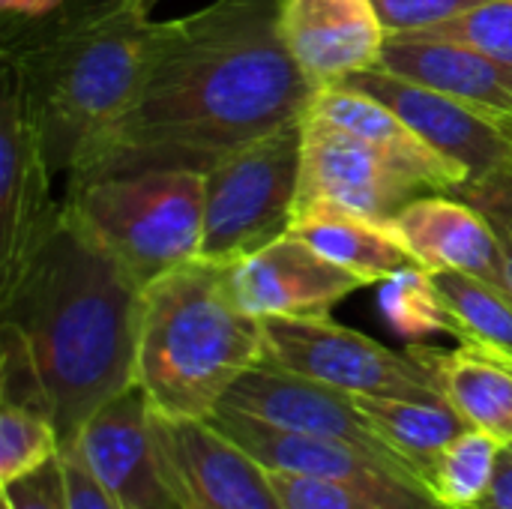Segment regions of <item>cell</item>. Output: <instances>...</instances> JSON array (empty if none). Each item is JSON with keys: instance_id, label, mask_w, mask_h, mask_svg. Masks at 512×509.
I'll return each mask as SVG.
<instances>
[{"instance_id": "cell-1", "label": "cell", "mask_w": 512, "mask_h": 509, "mask_svg": "<svg viewBox=\"0 0 512 509\" xmlns=\"http://www.w3.org/2000/svg\"><path fill=\"white\" fill-rule=\"evenodd\" d=\"M282 0H213L156 21L126 111L66 192L135 171H207L231 150L303 120L315 87L279 30Z\"/></svg>"}, {"instance_id": "cell-2", "label": "cell", "mask_w": 512, "mask_h": 509, "mask_svg": "<svg viewBox=\"0 0 512 509\" xmlns=\"http://www.w3.org/2000/svg\"><path fill=\"white\" fill-rule=\"evenodd\" d=\"M144 285L60 204L15 282L3 321L27 339L60 447L114 396L138 384Z\"/></svg>"}, {"instance_id": "cell-3", "label": "cell", "mask_w": 512, "mask_h": 509, "mask_svg": "<svg viewBox=\"0 0 512 509\" xmlns=\"http://www.w3.org/2000/svg\"><path fill=\"white\" fill-rule=\"evenodd\" d=\"M153 30L156 21L126 0H66L39 18L6 15L3 75L54 177L69 180L126 111Z\"/></svg>"}, {"instance_id": "cell-4", "label": "cell", "mask_w": 512, "mask_h": 509, "mask_svg": "<svg viewBox=\"0 0 512 509\" xmlns=\"http://www.w3.org/2000/svg\"><path fill=\"white\" fill-rule=\"evenodd\" d=\"M267 357L261 318L240 309L228 264L195 258L144 285L138 387L165 420H210Z\"/></svg>"}, {"instance_id": "cell-5", "label": "cell", "mask_w": 512, "mask_h": 509, "mask_svg": "<svg viewBox=\"0 0 512 509\" xmlns=\"http://www.w3.org/2000/svg\"><path fill=\"white\" fill-rule=\"evenodd\" d=\"M63 204L141 285L201 258V171L177 168L99 177L69 189Z\"/></svg>"}, {"instance_id": "cell-6", "label": "cell", "mask_w": 512, "mask_h": 509, "mask_svg": "<svg viewBox=\"0 0 512 509\" xmlns=\"http://www.w3.org/2000/svg\"><path fill=\"white\" fill-rule=\"evenodd\" d=\"M300 156L303 120H291L204 171L201 258L231 264L291 231Z\"/></svg>"}, {"instance_id": "cell-7", "label": "cell", "mask_w": 512, "mask_h": 509, "mask_svg": "<svg viewBox=\"0 0 512 509\" xmlns=\"http://www.w3.org/2000/svg\"><path fill=\"white\" fill-rule=\"evenodd\" d=\"M267 363L321 381L351 396H396L438 402L435 372L408 348L393 351L351 327L324 318H261ZM447 402V399H444Z\"/></svg>"}, {"instance_id": "cell-8", "label": "cell", "mask_w": 512, "mask_h": 509, "mask_svg": "<svg viewBox=\"0 0 512 509\" xmlns=\"http://www.w3.org/2000/svg\"><path fill=\"white\" fill-rule=\"evenodd\" d=\"M210 423L255 456L267 471L333 480L375 498L387 509H447L408 465L381 459L354 444L288 432L231 408H216Z\"/></svg>"}, {"instance_id": "cell-9", "label": "cell", "mask_w": 512, "mask_h": 509, "mask_svg": "<svg viewBox=\"0 0 512 509\" xmlns=\"http://www.w3.org/2000/svg\"><path fill=\"white\" fill-rule=\"evenodd\" d=\"M429 195L405 168L345 126L306 111L294 219L318 210L390 222L408 201Z\"/></svg>"}, {"instance_id": "cell-10", "label": "cell", "mask_w": 512, "mask_h": 509, "mask_svg": "<svg viewBox=\"0 0 512 509\" xmlns=\"http://www.w3.org/2000/svg\"><path fill=\"white\" fill-rule=\"evenodd\" d=\"M339 87L363 90L393 108L420 138L456 162L468 183H480L498 171H512V123L486 114L447 93L393 75L381 66L348 75Z\"/></svg>"}, {"instance_id": "cell-11", "label": "cell", "mask_w": 512, "mask_h": 509, "mask_svg": "<svg viewBox=\"0 0 512 509\" xmlns=\"http://www.w3.org/2000/svg\"><path fill=\"white\" fill-rule=\"evenodd\" d=\"M87 468L123 509H180L159 444V417L135 384L102 405L75 438Z\"/></svg>"}, {"instance_id": "cell-12", "label": "cell", "mask_w": 512, "mask_h": 509, "mask_svg": "<svg viewBox=\"0 0 512 509\" xmlns=\"http://www.w3.org/2000/svg\"><path fill=\"white\" fill-rule=\"evenodd\" d=\"M159 444L180 509H282L270 471L210 420L159 417Z\"/></svg>"}, {"instance_id": "cell-13", "label": "cell", "mask_w": 512, "mask_h": 509, "mask_svg": "<svg viewBox=\"0 0 512 509\" xmlns=\"http://www.w3.org/2000/svg\"><path fill=\"white\" fill-rule=\"evenodd\" d=\"M219 408H231L240 414H249L255 420H264L270 426L318 435L330 441L354 444L366 453H375L381 459L402 462L387 441L378 435L372 420L360 411L357 399L351 393H342L336 387H327L321 381L285 372L273 363H261L240 375L234 387L225 393ZM405 465V462H402Z\"/></svg>"}, {"instance_id": "cell-14", "label": "cell", "mask_w": 512, "mask_h": 509, "mask_svg": "<svg viewBox=\"0 0 512 509\" xmlns=\"http://www.w3.org/2000/svg\"><path fill=\"white\" fill-rule=\"evenodd\" d=\"M54 171L9 75L0 78V291L24 267L30 249L63 201L51 198Z\"/></svg>"}, {"instance_id": "cell-15", "label": "cell", "mask_w": 512, "mask_h": 509, "mask_svg": "<svg viewBox=\"0 0 512 509\" xmlns=\"http://www.w3.org/2000/svg\"><path fill=\"white\" fill-rule=\"evenodd\" d=\"M231 294L255 318H324L366 282L321 258L297 234L228 264Z\"/></svg>"}, {"instance_id": "cell-16", "label": "cell", "mask_w": 512, "mask_h": 509, "mask_svg": "<svg viewBox=\"0 0 512 509\" xmlns=\"http://www.w3.org/2000/svg\"><path fill=\"white\" fill-rule=\"evenodd\" d=\"M279 30L315 90L381 66L390 36L375 0H282Z\"/></svg>"}, {"instance_id": "cell-17", "label": "cell", "mask_w": 512, "mask_h": 509, "mask_svg": "<svg viewBox=\"0 0 512 509\" xmlns=\"http://www.w3.org/2000/svg\"><path fill=\"white\" fill-rule=\"evenodd\" d=\"M387 225L420 267L432 273L456 270L510 291L501 234L471 201L447 192H429L408 201Z\"/></svg>"}, {"instance_id": "cell-18", "label": "cell", "mask_w": 512, "mask_h": 509, "mask_svg": "<svg viewBox=\"0 0 512 509\" xmlns=\"http://www.w3.org/2000/svg\"><path fill=\"white\" fill-rule=\"evenodd\" d=\"M381 69L512 123V69L474 45L426 33H393Z\"/></svg>"}, {"instance_id": "cell-19", "label": "cell", "mask_w": 512, "mask_h": 509, "mask_svg": "<svg viewBox=\"0 0 512 509\" xmlns=\"http://www.w3.org/2000/svg\"><path fill=\"white\" fill-rule=\"evenodd\" d=\"M312 114H321L348 132L369 141L375 150L390 156L399 168H405L426 192L459 195L468 186V174L438 153L426 138H420L393 108L378 102L375 96L351 87H318L309 102Z\"/></svg>"}, {"instance_id": "cell-20", "label": "cell", "mask_w": 512, "mask_h": 509, "mask_svg": "<svg viewBox=\"0 0 512 509\" xmlns=\"http://www.w3.org/2000/svg\"><path fill=\"white\" fill-rule=\"evenodd\" d=\"M411 351L435 372L441 396L453 405L471 429L495 435L504 447L512 444V363L477 345L456 351L426 348Z\"/></svg>"}, {"instance_id": "cell-21", "label": "cell", "mask_w": 512, "mask_h": 509, "mask_svg": "<svg viewBox=\"0 0 512 509\" xmlns=\"http://www.w3.org/2000/svg\"><path fill=\"white\" fill-rule=\"evenodd\" d=\"M291 234L309 243L321 258L360 276L366 285H378L387 276L420 267L417 258L402 246L387 222L363 219L339 210H318L294 219Z\"/></svg>"}, {"instance_id": "cell-22", "label": "cell", "mask_w": 512, "mask_h": 509, "mask_svg": "<svg viewBox=\"0 0 512 509\" xmlns=\"http://www.w3.org/2000/svg\"><path fill=\"white\" fill-rule=\"evenodd\" d=\"M360 411L372 420L387 447L429 486V477L453 438H459L468 423L462 414L438 402L396 399V396H354ZM432 489V486H429Z\"/></svg>"}, {"instance_id": "cell-23", "label": "cell", "mask_w": 512, "mask_h": 509, "mask_svg": "<svg viewBox=\"0 0 512 509\" xmlns=\"http://www.w3.org/2000/svg\"><path fill=\"white\" fill-rule=\"evenodd\" d=\"M432 282L450 309L453 333L462 339V345L486 348L512 363L510 291H501L492 282H483L456 270H435Z\"/></svg>"}, {"instance_id": "cell-24", "label": "cell", "mask_w": 512, "mask_h": 509, "mask_svg": "<svg viewBox=\"0 0 512 509\" xmlns=\"http://www.w3.org/2000/svg\"><path fill=\"white\" fill-rule=\"evenodd\" d=\"M501 450L504 444L495 435L468 426L459 438L447 444L429 477L435 498L447 509L477 507L492 489Z\"/></svg>"}, {"instance_id": "cell-25", "label": "cell", "mask_w": 512, "mask_h": 509, "mask_svg": "<svg viewBox=\"0 0 512 509\" xmlns=\"http://www.w3.org/2000/svg\"><path fill=\"white\" fill-rule=\"evenodd\" d=\"M378 309L393 333L423 342L435 333H453V318L426 267H408L378 282Z\"/></svg>"}, {"instance_id": "cell-26", "label": "cell", "mask_w": 512, "mask_h": 509, "mask_svg": "<svg viewBox=\"0 0 512 509\" xmlns=\"http://www.w3.org/2000/svg\"><path fill=\"white\" fill-rule=\"evenodd\" d=\"M60 456L54 423L30 408H0V486H9Z\"/></svg>"}, {"instance_id": "cell-27", "label": "cell", "mask_w": 512, "mask_h": 509, "mask_svg": "<svg viewBox=\"0 0 512 509\" xmlns=\"http://www.w3.org/2000/svg\"><path fill=\"white\" fill-rule=\"evenodd\" d=\"M417 33L444 36V39L474 45L512 69V0L486 3L462 18H453V21L429 27V30H417Z\"/></svg>"}, {"instance_id": "cell-28", "label": "cell", "mask_w": 512, "mask_h": 509, "mask_svg": "<svg viewBox=\"0 0 512 509\" xmlns=\"http://www.w3.org/2000/svg\"><path fill=\"white\" fill-rule=\"evenodd\" d=\"M270 480L276 486L282 509H387L351 486L309 474L270 471Z\"/></svg>"}, {"instance_id": "cell-29", "label": "cell", "mask_w": 512, "mask_h": 509, "mask_svg": "<svg viewBox=\"0 0 512 509\" xmlns=\"http://www.w3.org/2000/svg\"><path fill=\"white\" fill-rule=\"evenodd\" d=\"M495 0H375L387 33H417L462 18Z\"/></svg>"}, {"instance_id": "cell-30", "label": "cell", "mask_w": 512, "mask_h": 509, "mask_svg": "<svg viewBox=\"0 0 512 509\" xmlns=\"http://www.w3.org/2000/svg\"><path fill=\"white\" fill-rule=\"evenodd\" d=\"M6 509H66V486L60 456L45 462L39 471L3 486Z\"/></svg>"}, {"instance_id": "cell-31", "label": "cell", "mask_w": 512, "mask_h": 509, "mask_svg": "<svg viewBox=\"0 0 512 509\" xmlns=\"http://www.w3.org/2000/svg\"><path fill=\"white\" fill-rule=\"evenodd\" d=\"M60 465L66 486V509H123L93 477L75 441L60 447Z\"/></svg>"}, {"instance_id": "cell-32", "label": "cell", "mask_w": 512, "mask_h": 509, "mask_svg": "<svg viewBox=\"0 0 512 509\" xmlns=\"http://www.w3.org/2000/svg\"><path fill=\"white\" fill-rule=\"evenodd\" d=\"M459 198L480 207L498 228L512 234V171H498L480 183H468Z\"/></svg>"}, {"instance_id": "cell-33", "label": "cell", "mask_w": 512, "mask_h": 509, "mask_svg": "<svg viewBox=\"0 0 512 509\" xmlns=\"http://www.w3.org/2000/svg\"><path fill=\"white\" fill-rule=\"evenodd\" d=\"M474 509H512V444L501 450L492 489Z\"/></svg>"}, {"instance_id": "cell-34", "label": "cell", "mask_w": 512, "mask_h": 509, "mask_svg": "<svg viewBox=\"0 0 512 509\" xmlns=\"http://www.w3.org/2000/svg\"><path fill=\"white\" fill-rule=\"evenodd\" d=\"M63 3L66 0H0V9L3 15H12V18H39V15L60 9Z\"/></svg>"}, {"instance_id": "cell-35", "label": "cell", "mask_w": 512, "mask_h": 509, "mask_svg": "<svg viewBox=\"0 0 512 509\" xmlns=\"http://www.w3.org/2000/svg\"><path fill=\"white\" fill-rule=\"evenodd\" d=\"M495 225V222H492ZM498 228V225H495ZM498 234H501V243H504V258H507V276H510V294H512V234L510 231H504V228H498Z\"/></svg>"}, {"instance_id": "cell-36", "label": "cell", "mask_w": 512, "mask_h": 509, "mask_svg": "<svg viewBox=\"0 0 512 509\" xmlns=\"http://www.w3.org/2000/svg\"><path fill=\"white\" fill-rule=\"evenodd\" d=\"M126 3H132L135 9H141V12H147V15H153V9L162 3V0H126Z\"/></svg>"}, {"instance_id": "cell-37", "label": "cell", "mask_w": 512, "mask_h": 509, "mask_svg": "<svg viewBox=\"0 0 512 509\" xmlns=\"http://www.w3.org/2000/svg\"><path fill=\"white\" fill-rule=\"evenodd\" d=\"M3 509H6V507H3Z\"/></svg>"}]
</instances>
